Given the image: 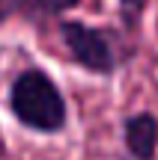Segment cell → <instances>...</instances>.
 <instances>
[{"mask_svg":"<svg viewBox=\"0 0 158 160\" xmlns=\"http://www.w3.org/2000/svg\"><path fill=\"white\" fill-rule=\"evenodd\" d=\"M9 110L24 128L36 133H60L69 122L63 92L42 68H27L12 80Z\"/></svg>","mask_w":158,"mask_h":160,"instance_id":"cell-1","label":"cell"},{"mask_svg":"<svg viewBox=\"0 0 158 160\" xmlns=\"http://www.w3.org/2000/svg\"><path fill=\"white\" fill-rule=\"evenodd\" d=\"M60 39H63L69 57L90 74H113L119 65V57L113 51V42L105 30L90 27L81 21H60Z\"/></svg>","mask_w":158,"mask_h":160,"instance_id":"cell-2","label":"cell"},{"mask_svg":"<svg viewBox=\"0 0 158 160\" xmlns=\"http://www.w3.org/2000/svg\"><path fill=\"white\" fill-rule=\"evenodd\" d=\"M125 148L134 160H152L158 148V119L152 113H134L123 125Z\"/></svg>","mask_w":158,"mask_h":160,"instance_id":"cell-3","label":"cell"},{"mask_svg":"<svg viewBox=\"0 0 158 160\" xmlns=\"http://www.w3.org/2000/svg\"><path fill=\"white\" fill-rule=\"evenodd\" d=\"M84 0H0V24L12 18H27V21H48L60 18L69 9L81 6Z\"/></svg>","mask_w":158,"mask_h":160,"instance_id":"cell-4","label":"cell"},{"mask_svg":"<svg viewBox=\"0 0 158 160\" xmlns=\"http://www.w3.org/2000/svg\"><path fill=\"white\" fill-rule=\"evenodd\" d=\"M119 3V12H123V21L128 24V27H134L137 21H140L143 9L149 6V0H117Z\"/></svg>","mask_w":158,"mask_h":160,"instance_id":"cell-5","label":"cell"}]
</instances>
